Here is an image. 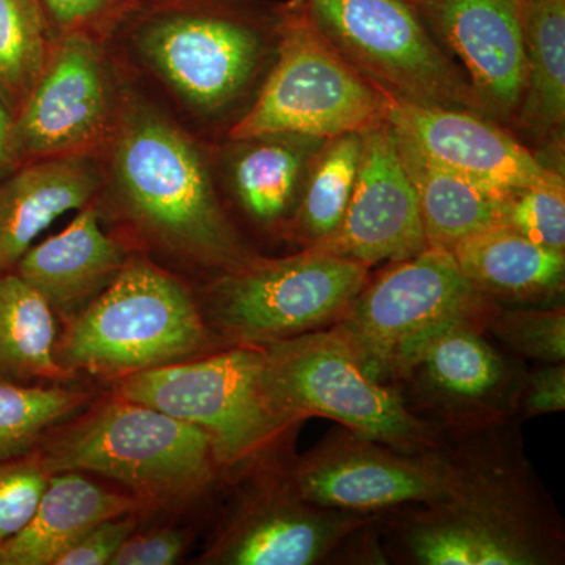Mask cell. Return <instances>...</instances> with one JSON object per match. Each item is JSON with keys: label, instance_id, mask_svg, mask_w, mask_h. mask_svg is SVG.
Instances as JSON below:
<instances>
[{"label": "cell", "instance_id": "6da1fadb", "mask_svg": "<svg viewBox=\"0 0 565 565\" xmlns=\"http://www.w3.org/2000/svg\"><path fill=\"white\" fill-rule=\"evenodd\" d=\"M104 185L148 241L182 262L223 274L255 258L223 210L199 140L122 82Z\"/></svg>", "mask_w": 565, "mask_h": 565}, {"label": "cell", "instance_id": "7a4b0ae2", "mask_svg": "<svg viewBox=\"0 0 565 565\" xmlns=\"http://www.w3.org/2000/svg\"><path fill=\"white\" fill-rule=\"evenodd\" d=\"M281 6L264 0H161L134 7L109 40L181 110L221 120L250 96L277 52Z\"/></svg>", "mask_w": 565, "mask_h": 565}, {"label": "cell", "instance_id": "3957f363", "mask_svg": "<svg viewBox=\"0 0 565 565\" xmlns=\"http://www.w3.org/2000/svg\"><path fill=\"white\" fill-rule=\"evenodd\" d=\"M114 382L115 396L148 405L210 435L221 468L269 457L303 423L278 403L262 345L234 344L214 355Z\"/></svg>", "mask_w": 565, "mask_h": 565}, {"label": "cell", "instance_id": "277c9868", "mask_svg": "<svg viewBox=\"0 0 565 565\" xmlns=\"http://www.w3.org/2000/svg\"><path fill=\"white\" fill-rule=\"evenodd\" d=\"M212 330L184 282L141 256L66 326L55 359L70 374L115 379L207 351Z\"/></svg>", "mask_w": 565, "mask_h": 565}, {"label": "cell", "instance_id": "5b68a950", "mask_svg": "<svg viewBox=\"0 0 565 565\" xmlns=\"http://www.w3.org/2000/svg\"><path fill=\"white\" fill-rule=\"evenodd\" d=\"M35 452L51 475L95 473L161 501L192 497L221 468L210 435L200 427L118 396Z\"/></svg>", "mask_w": 565, "mask_h": 565}, {"label": "cell", "instance_id": "8992f818", "mask_svg": "<svg viewBox=\"0 0 565 565\" xmlns=\"http://www.w3.org/2000/svg\"><path fill=\"white\" fill-rule=\"evenodd\" d=\"M386 106V93L327 40L305 0H289L281 6L273 65L228 137L300 134L329 140L384 121Z\"/></svg>", "mask_w": 565, "mask_h": 565}, {"label": "cell", "instance_id": "52a82bcc", "mask_svg": "<svg viewBox=\"0 0 565 565\" xmlns=\"http://www.w3.org/2000/svg\"><path fill=\"white\" fill-rule=\"evenodd\" d=\"M262 348L278 403L302 422L323 416L407 455L440 449L437 427L416 414L394 386L375 377L333 327Z\"/></svg>", "mask_w": 565, "mask_h": 565}, {"label": "cell", "instance_id": "ba28073f", "mask_svg": "<svg viewBox=\"0 0 565 565\" xmlns=\"http://www.w3.org/2000/svg\"><path fill=\"white\" fill-rule=\"evenodd\" d=\"M367 280L370 267L311 247L288 258L255 256L215 277L202 311L230 343L264 345L333 326Z\"/></svg>", "mask_w": 565, "mask_h": 565}, {"label": "cell", "instance_id": "9c48e42d", "mask_svg": "<svg viewBox=\"0 0 565 565\" xmlns=\"http://www.w3.org/2000/svg\"><path fill=\"white\" fill-rule=\"evenodd\" d=\"M305 6L345 61L388 95L489 115L412 0H305Z\"/></svg>", "mask_w": 565, "mask_h": 565}, {"label": "cell", "instance_id": "30bf717a", "mask_svg": "<svg viewBox=\"0 0 565 565\" xmlns=\"http://www.w3.org/2000/svg\"><path fill=\"white\" fill-rule=\"evenodd\" d=\"M493 303L465 277L451 250L427 245L367 280L332 327L386 382L430 334L463 316L486 313Z\"/></svg>", "mask_w": 565, "mask_h": 565}, {"label": "cell", "instance_id": "8fae6325", "mask_svg": "<svg viewBox=\"0 0 565 565\" xmlns=\"http://www.w3.org/2000/svg\"><path fill=\"white\" fill-rule=\"evenodd\" d=\"M484 471L438 451L407 455L344 429L296 460L288 479L310 503L375 515L386 509L456 500Z\"/></svg>", "mask_w": 565, "mask_h": 565}, {"label": "cell", "instance_id": "7c38bea8", "mask_svg": "<svg viewBox=\"0 0 565 565\" xmlns=\"http://www.w3.org/2000/svg\"><path fill=\"white\" fill-rule=\"evenodd\" d=\"M122 81L107 41L74 33L50 58L13 118L14 167L62 156H102L120 117Z\"/></svg>", "mask_w": 565, "mask_h": 565}, {"label": "cell", "instance_id": "4fadbf2b", "mask_svg": "<svg viewBox=\"0 0 565 565\" xmlns=\"http://www.w3.org/2000/svg\"><path fill=\"white\" fill-rule=\"evenodd\" d=\"M508 484L486 470L462 497L407 512L397 523L405 552L423 565L548 563V544Z\"/></svg>", "mask_w": 565, "mask_h": 565}, {"label": "cell", "instance_id": "5bb4252c", "mask_svg": "<svg viewBox=\"0 0 565 565\" xmlns=\"http://www.w3.org/2000/svg\"><path fill=\"white\" fill-rule=\"evenodd\" d=\"M489 310L446 323L394 374L412 382L416 397L434 407L430 411L457 423L486 422L519 404L525 375L487 340Z\"/></svg>", "mask_w": 565, "mask_h": 565}, {"label": "cell", "instance_id": "9a60e30c", "mask_svg": "<svg viewBox=\"0 0 565 565\" xmlns=\"http://www.w3.org/2000/svg\"><path fill=\"white\" fill-rule=\"evenodd\" d=\"M355 189L340 228L311 248L370 267L411 258L427 247L418 199L397 150L392 122L362 131Z\"/></svg>", "mask_w": 565, "mask_h": 565}, {"label": "cell", "instance_id": "2e32d148", "mask_svg": "<svg viewBox=\"0 0 565 565\" xmlns=\"http://www.w3.org/2000/svg\"><path fill=\"white\" fill-rule=\"evenodd\" d=\"M373 519L310 503L286 476L241 504L207 557L230 565L319 564Z\"/></svg>", "mask_w": 565, "mask_h": 565}, {"label": "cell", "instance_id": "e0dca14e", "mask_svg": "<svg viewBox=\"0 0 565 565\" xmlns=\"http://www.w3.org/2000/svg\"><path fill=\"white\" fill-rule=\"evenodd\" d=\"M386 96V120L394 131L427 159L467 180L508 192L561 177L484 115Z\"/></svg>", "mask_w": 565, "mask_h": 565}, {"label": "cell", "instance_id": "ac0fdd59", "mask_svg": "<svg viewBox=\"0 0 565 565\" xmlns=\"http://www.w3.org/2000/svg\"><path fill=\"white\" fill-rule=\"evenodd\" d=\"M455 52L487 114L511 117L526 87L525 41L516 0H412Z\"/></svg>", "mask_w": 565, "mask_h": 565}, {"label": "cell", "instance_id": "d6986e66", "mask_svg": "<svg viewBox=\"0 0 565 565\" xmlns=\"http://www.w3.org/2000/svg\"><path fill=\"white\" fill-rule=\"evenodd\" d=\"M99 156H62L20 163L0 177V273L13 270L36 237L71 211L98 199Z\"/></svg>", "mask_w": 565, "mask_h": 565}, {"label": "cell", "instance_id": "ffe728a7", "mask_svg": "<svg viewBox=\"0 0 565 565\" xmlns=\"http://www.w3.org/2000/svg\"><path fill=\"white\" fill-rule=\"evenodd\" d=\"M129 256L121 241L104 233L93 202L63 232L32 245L13 270L68 323L118 277Z\"/></svg>", "mask_w": 565, "mask_h": 565}, {"label": "cell", "instance_id": "44dd1931", "mask_svg": "<svg viewBox=\"0 0 565 565\" xmlns=\"http://www.w3.org/2000/svg\"><path fill=\"white\" fill-rule=\"evenodd\" d=\"M141 508V498L111 492L77 471L52 473L28 525L0 548V565H54L93 526Z\"/></svg>", "mask_w": 565, "mask_h": 565}, {"label": "cell", "instance_id": "7402d4cb", "mask_svg": "<svg viewBox=\"0 0 565 565\" xmlns=\"http://www.w3.org/2000/svg\"><path fill=\"white\" fill-rule=\"evenodd\" d=\"M228 180L237 203L256 225L291 221L305 178L327 140L300 134H264L230 140Z\"/></svg>", "mask_w": 565, "mask_h": 565}, {"label": "cell", "instance_id": "603a6c76", "mask_svg": "<svg viewBox=\"0 0 565 565\" xmlns=\"http://www.w3.org/2000/svg\"><path fill=\"white\" fill-rule=\"evenodd\" d=\"M451 252L465 277L494 303L550 302L564 291L565 253L542 247L508 226L467 237Z\"/></svg>", "mask_w": 565, "mask_h": 565}, {"label": "cell", "instance_id": "cb8c5ba5", "mask_svg": "<svg viewBox=\"0 0 565 565\" xmlns=\"http://www.w3.org/2000/svg\"><path fill=\"white\" fill-rule=\"evenodd\" d=\"M394 136L418 199L427 245L451 250L460 241L501 225L505 192L437 166L399 134Z\"/></svg>", "mask_w": 565, "mask_h": 565}, {"label": "cell", "instance_id": "d4e9b609", "mask_svg": "<svg viewBox=\"0 0 565 565\" xmlns=\"http://www.w3.org/2000/svg\"><path fill=\"white\" fill-rule=\"evenodd\" d=\"M525 41L526 87L516 117L537 137L565 120V0H516Z\"/></svg>", "mask_w": 565, "mask_h": 565}, {"label": "cell", "instance_id": "484cf974", "mask_svg": "<svg viewBox=\"0 0 565 565\" xmlns=\"http://www.w3.org/2000/svg\"><path fill=\"white\" fill-rule=\"evenodd\" d=\"M57 323L50 303L14 270L0 273V382L68 381L55 359Z\"/></svg>", "mask_w": 565, "mask_h": 565}, {"label": "cell", "instance_id": "4316f807", "mask_svg": "<svg viewBox=\"0 0 565 565\" xmlns=\"http://www.w3.org/2000/svg\"><path fill=\"white\" fill-rule=\"evenodd\" d=\"M362 154V132H348L327 140L315 156L289 221V230L305 247L322 243L340 228L359 178Z\"/></svg>", "mask_w": 565, "mask_h": 565}, {"label": "cell", "instance_id": "83f0119b", "mask_svg": "<svg viewBox=\"0 0 565 565\" xmlns=\"http://www.w3.org/2000/svg\"><path fill=\"white\" fill-rule=\"evenodd\" d=\"M52 44L35 0H0V99L13 118L40 79Z\"/></svg>", "mask_w": 565, "mask_h": 565}, {"label": "cell", "instance_id": "f1b7e54d", "mask_svg": "<svg viewBox=\"0 0 565 565\" xmlns=\"http://www.w3.org/2000/svg\"><path fill=\"white\" fill-rule=\"evenodd\" d=\"M87 399L68 386L0 382V462L31 455L54 424Z\"/></svg>", "mask_w": 565, "mask_h": 565}, {"label": "cell", "instance_id": "f546056e", "mask_svg": "<svg viewBox=\"0 0 565 565\" xmlns=\"http://www.w3.org/2000/svg\"><path fill=\"white\" fill-rule=\"evenodd\" d=\"M490 330L519 355L541 363H564L565 311L555 308H500L492 305L486 316Z\"/></svg>", "mask_w": 565, "mask_h": 565}, {"label": "cell", "instance_id": "4dcf8cb0", "mask_svg": "<svg viewBox=\"0 0 565 565\" xmlns=\"http://www.w3.org/2000/svg\"><path fill=\"white\" fill-rule=\"evenodd\" d=\"M501 225L542 247L565 253L564 178L505 192Z\"/></svg>", "mask_w": 565, "mask_h": 565}, {"label": "cell", "instance_id": "1f68e13d", "mask_svg": "<svg viewBox=\"0 0 565 565\" xmlns=\"http://www.w3.org/2000/svg\"><path fill=\"white\" fill-rule=\"evenodd\" d=\"M50 478L35 451L0 462V548L28 525Z\"/></svg>", "mask_w": 565, "mask_h": 565}, {"label": "cell", "instance_id": "d6a6232c", "mask_svg": "<svg viewBox=\"0 0 565 565\" xmlns=\"http://www.w3.org/2000/svg\"><path fill=\"white\" fill-rule=\"evenodd\" d=\"M46 21L52 40L84 33L109 41L125 14L126 0H35Z\"/></svg>", "mask_w": 565, "mask_h": 565}, {"label": "cell", "instance_id": "836d02e7", "mask_svg": "<svg viewBox=\"0 0 565 565\" xmlns=\"http://www.w3.org/2000/svg\"><path fill=\"white\" fill-rule=\"evenodd\" d=\"M139 519L137 512L114 516L93 526L57 557L54 565H103L110 564L122 542L136 533Z\"/></svg>", "mask_w": 565, "mask_h": 565}, {"label": "cell", "instance_id": "e575fe53", "mask_svg": "<svg viewBox=\"0 0 565 565\" xmlns=\"http://www.w3.org/2000/svg\"><path fill=\"white\" fill-rule=\"evenodd\" d=\"M185 550V537L173 527L132 533L111 557V565H170Z\"/></svg>", "mask_w": 565, "mask_h": 565}, {"label": "cell", "instance_id": "d590c367", "mask_svg": "<svg viewBox=\"0 0 565 565\" xmlns=\"http://www.w3.org/2000/svg\"><path fill=\"white\" fill-rule=\"evenodd\" d=\"M516 405H520L527 418L563 412L565 408L564 363H544V366L539 367L534 373L525 375Z\"/></svg>", "mask_w": 565, "mask_h": 565}, {"label": "cell", "instance_id": "8d00e7d4", "mask_svg": "<svg viewBox=\"0 0 565 565\" xmlns=\"http://www.w3.org/2000/svg\"><path fill=\"white\" fill-rule=\"evenodd\" d=\"M11 129H13V115L0 99V177L14 169L13 156H11Z\"/></svg>", "mask_w": 565, "mask_h": 565}, {"label": "cell", "instance_id": "74e56055", "mask_svg": "<svg viewBox=\"0 0 565 565\" xmlns=\"http://www.w3.org/2000/svg\"><path fill=\"white\" fill-rule=\"evenodd\" d=\"M152 2H161V0H126V3H128L131 9H134V7L145 6V3Z\"/></svg>", "mask_w": 565, "mask_h": 565}]
</instances>
